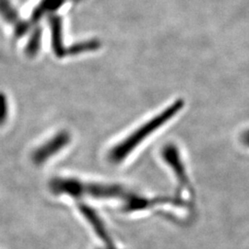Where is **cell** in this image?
<instances>
[{"label": "cell", "instance_id": "obj_1", "mask_svg": "<svg viewBox=\"0 0 249 249\" xmlns=\"http://www.w3.org/2000/svg\"><path fill=\"white\" fill-rule=\"evenodd\" d=\"M184 107V101L178 100L171 106L166 107L158 115L152 117L149 121L138 127L133 132L129 134L123 141L117 143L116 146L109 151L108 159L114 163H119L128 157V155L141 144L146 138L158 130L165 123L170 121L174 116L178 114Z\"/></svg>", "mask_w": 249, "mask_h": 249}, {"label": "cell", "instance_id": "obj_2", "mask_svg": "<svg viewBox=\"0 0 249 249\" xmlns=\"http://www.w3.org/2000/svg\"><path fill=\"white\" fill-rule=\"evenodd\" d=\"M71 141V136L68 131L62 130L55 134L49 141L42 144L34 151L32 159L36 164H43L48 159L56 155L65 149Z\"/></svg>", "mask_w": 249, "mask_h": 249}, {"label": "cell", "instance_id": "obj_3", "mask_svg": "<svg viewBox=\"0 0 249 249\" xmlns=\"http://www.w3.org/2000/svg\"><path fill=\"white\" fill-rule=\"evenodd\" d=\"M0 15L9 24L14 27L15 35L24 36L29 30V22L19 18V15L9 0H0Z\"/></svg>", "mask_w": 249, "mask_h": 249}, {"label": "cell", "instance_id": "obj_4", "mask_svg": "<svg viewBox=\"0 0 249 249\" xmlns=\"http://www.w3.org/2000/svg\"><path fill=\"white\" fill-rule=\"evenodd\" d=\"M53 194H68L74 197L84 195V183L73 178H54L50 183Z\"/></svg>", "mask_w": 249, "mask_h": 249}, {"label": "cell", "instance_id": "obj_5", "mask_svg": "<svg viewBox=\"0 0 249 249\" xmlns=\"http://www.w3.org/2000/svg\"><path fill=\"white\" fill-rule=\"evenodd\" d=\"M49 19L52 49L57 57L63 58L64 56L68 55V47L64 45L62 19L58 16H52Z\"/></svg>", "mask_w": 249, "mask_h": 249}, {"label": "cell", "instance_id": "obj_6", "mask_svg": "<svg viewBox=\"0 0 249 249\" xmlns=\"http://www.w3.org/2000/svg\"><path fill=\"white\" fill-rule=\"evenodd\" d=\"M161 155L164 160L172 167L173 171L176 173L177 177L181 181L187 180V175H186V169L184 168V163L180 157V152L178 147L173 144L169 143L165 145L163 148Z\"/></svg>", "mask_w": 249, "mask_h": 249}, {"label": "cell", "instance_id": "obj_7", "mask_svg": "<svg viewBox=\"0 0 249 249\" xmlns=\"http://www.w3.org/2000/svg\"><path fill=\"white\" fill-rule=\"evenodd\" d=\"M80 210L82 214L84 215V217L91 224L93 229L98 233L99 236L101 238H103L104 240H107V232L105 231V228L103 227V223L101 222V220L99 219L98 216L95 214V213L91 209H89V207H87L86 205L84 204L80 205Z\"/></svg>", "mask_w": 249, "mask_h": 249}, {"label": "cell", "instance_id": "obj_8", "mask_svg": "<svg viewBox=\"0 0 249 249\" xmlns=\"http://www.w3.org/2000/svg\"><path fill=\"white\" fill-rule=\"evenodd\" d=\"M64 1L65 0H42L34 11L33 21H36L47 12H53V10L60 8Z\"/></svg>", "mask_w": 249, "mask_h": 249}, {"label": "cell", "instance_id": "obj_9", "mask_svg": "<svg viewBox=\"0 0 249 249\" xmlns=\"http://www.w3.org/2000/svg\"><path fill=\"white\" fill-rule=\"evenodd\" d=\"M101 46V43L98 40H88L84 42L76 43L68 47V55L71 54H79V53H85L95 51Z\"/></svg>", "mask_w": 249, "mask_h": 249}, {"label": "cell", "instance_id": "obj_10", "mask_svg": "<svg viewBox=\"0 0 249 249\" xmlns=\"http://www.w3.org/2000/svg\"><path fill=\"white\" fill-rule=\"evenodd\" d=\"M42 42V33L40 29H37L36 32L31 36L26 45V53L30 56H35L39 52Z\"/></svg>", "mask_w": 249, "mask_h": 249}, {"label": "cell", "instance_id": "obj_11", "mask_svg": "<svg viewBox=\"0 0 249 249\" xmlns=\"http://www.w3.org/2000/svg\"><path fill=\"white\" fill-rule=\"evenodd\" d=\"M9 117V101L5 93L0 92V125L5 124Z\"/></svg>", "mask_w": 249, "mask_h": 249}, {"label": "cell", "instance_id": "obj_12", "mask_svg": "<svg viewBox=\"0 0 249 249\" xmlns=\"http://www.w3.org/2000/svg\"><path fill=\"white\" fill-rule=\"evenodd\" d=\"M240 139L241 142L244 145H246L247 147H249V128L241 134Z\"/></svg>", "mask_w": 249, "mask_h": 249}]
</instances>
